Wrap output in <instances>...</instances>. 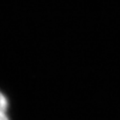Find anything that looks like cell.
<instances>
[{"instance_id": "1", "label": "cell", "mask_w": 120, "mask_h": 120, "mask_svg": "<svg viewBox=\"0 0 120 120\" xmlns=\"http://www.w3.org/2000/svg\"><path fill=\"white\" fill-rule=\"evenodd\" d=\"M8 107L9 102L5 94L0 90V120H10L8 116Z\"/></svg>"}]
</instances>
